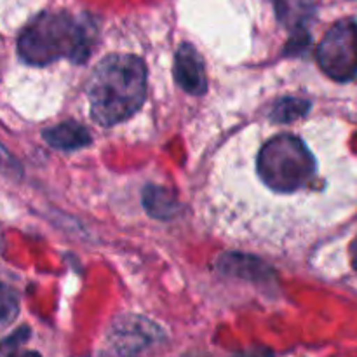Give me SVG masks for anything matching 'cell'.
Here are the masks:
<instances>
[{
	"mask_svg": "<svg viewBox=\"0 0 357 357\" xmlns=\"http://www.w3.org/2000/svg\"><path fill=\"white\" fill-rule=\"evenodd\" d=\"M91 115L100 126H115L139 110L146 98V66L135 54L101 59L87 84Z\"/></svg>",
	"mask_w": 357,
	"mask_h": 357,
	"instance_id": "1",
	"label": "cell"
},
{
	"mask_svg": "<svg viewBox=\"0 0 357 357\" xmlns=\"http://www.w3.org/2000/svg\"><path fill=\"white\" fill-rule=\"evenodd\" d=\"M255 173L265 190L286 197L309 187L317 173V160L300 136L279 132L258 149Z\"/></svg>",
	"mask_w": 357,
	"mask_h": 357,
	"instance_id": "2",
	"label": "cell"
},
{
	"mask_svg": "<svg viewBox=\"0 0 357 357\" xmlns=\"http://www.w3.org/2000/svg\"><path fill=\"white\" fill-rule=\"evenodd\" d=\"M91 31L66 13H44L31 21L17 38V52L28 65L44 66L61 58L86 61Z\"/></svg>",
	"mask_w": 357,
	"mask_h": 357,
	"instance_id": "3",
	"label": "cell"
},
{
	"mask_svg": "<svg viewBox=\"0 0 357 357\" xmlns=\"http://www.w3.org/2000/svg\"><path fill=\"white\" fill-rule=\"evenodd\" d=\"M317 63L330 79L347 82L357 75V23L342 20L328 30L317 47Z\"/></svg>",
	"mask_w": 357,
	"mask_h": 357,
	"instance_id": "4",
	"label": "cell"
},
{
	"mask_svg": "<svg viewBox=\"0 0 357 357\" xmlns=\"http://www.w3.org/2000/svg\"><path fill=\"white\" fill-rule=\"evenodd\" d=\"M162 340V331L149 319L126 316L115 321L108 330V347L117 354H136Z\"/></svg>",
	"mask_w": 357,
	"mask_h": 357,
	"instance_id": "5",
	"label": "cell"
},
{
	"mask_svg": "<svg viewBox=\"0 0 357 357\" xmlns=\"http://www.w3.org/2000/svg\"><path fill=\"white\" fill-rule=\"evenodd\" d=\"M174 79L176 84L190 94L206 93V72L201 54L192 44H181L174 58Z\"/></svg>",
	"mask_w": 357,
	"mask_h": 357,
	"instance_id": "6",
	"label": "cell"
},
{
	"mask_svg": "<svg viewBox=\"0 0 357 357\" xmlns=\"http://www.w3.org/2000/svg\"><path fill=\"white\" fill-rule=\"evenodd\" d=\"M44 139L58 150H79L91 143V135L79 122H63L44 131Z\"/></svg>",
	"mask_w": 357,
	"mask_h": 357,
	"instance_id": "7",
	"label": "cell"
},
{
	"mask_svg": "<svg viewBox=\"0 0 357 357\" xmlns=\"http://www.w3.org/2000/svg\"><path fill=\"white\" fill-rule=\"evenodd\" d=\"M278 17L291 31H303L314 16V0H278Z\"/></svg>",
	"mask_w": 357,
	"mask_h": 357,
	"instance_id": "8",
	"label": "cell"
},
{
	"mask_svg": "<svg viewBox=\"0 0 357 357\" xmlns=\"http://www.w3.org/2000/svg\"><path fill=\"white\" fill-rule=\"evenodd\" d=\"M143 206L152 218L169 220L178 213V199L171 190L150 185L143 190Z\"/></svg>",
	"mask_w": 357,
	"mask_h": 357,
	"instance_id": "9",
	"label": "cell"
},
{
	"mask_svg": "<svg viewBox=\"0 0 357 357\" xmlns=\"http://www.w3.org/2000/svg\"><path fill=\"white\" fill-rule=\"evenodd\" d=\"M310 110V103L302 98L286 96L281 98L271 110V121L274 122H295L303 119Z\"/></svg>",
	"mask_w": 357,
	"mask_h": 357,
	"instance_id": "10",
	"label": "cell"
},
{
	"mask_svg": "<svg viewBox=\"0 0 357 357\" xmlns=\"http://www.w3.org/2000/svg\"><path fill=\"white\" fill-rule=\"evenodd\" d=\"M222 267L223 271L229 272V274L241 275V278H258L260 279L264 275L265 265L260 264L257 260H251V258L239 257V255H227L222 258Z\"/></svg>",
	"mask_w": 357,
	"mask_h": 357,
	"instance_id": "11",
	"label": "cell"
},
{
	"mask_svg": "<svg viewBox=\"0 0 357 357\" xmlns=\"http://www.w3.org/2000/svg\"><path fill=\"white\" fill-rule=\"evenodd\" d=\"M20 314V296L7 284L0 282V331L9 328Z\"/></svg>",
	"mask_w": 357,
	"mask_h": 357,
	"instance_id": "12",
	"label": "cell"
},
{
	"mask_svg": "<svg viewBox=\"0 0 357 357\" xmlns=\"http://www.w3.org/2000/svg\"><path fill=\"white\" fill-rule=\"evenodd\" d=\"M0 171L7 174H14V173H20V167L17 164L14 162L13 157L7 153V150L0 145Z\"/></svg>",
	"mask_w": 357,
	"mask_h": 357,
	"instance_id": "13",
	"label": "cell"
},
{
	"mask_svg": "<svg viewBox=\"0 0 357 357\" xmlns=\"http://www.w3.org/2000/svg\"><path fill=\"white\" fill-rule=\"evenodd\" d=\"M351 258H352V267L357 271V237L351 246Z\"/></svg>",
	"mask_w": 357,
	"mask_h": 357,
	"instance_id": "14",
	"label": "cell"
}]
</instances>
